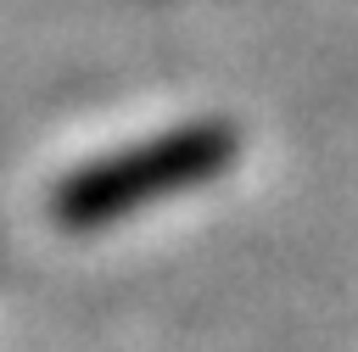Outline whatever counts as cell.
Wrapping results in <instances>:
<instances>
[{"instance_id":"cell-1","label":"cell","mask_w":358,"mask_h":352,"mask_svg":"<svg viewBox=\"0 0 358 352\" xmlns=\"http://www.w3.org/2000/svg\"><path fill=\"white\" fill-rule=\"evenodd\" d=\"M235 156H241V129L218 117H196L62 173L50 184V218L62 229H106L168 196L213 184L218 173L235 168Z\"/></svg>"}]
</instances>
